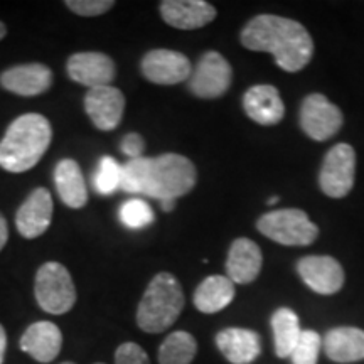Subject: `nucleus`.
<instances>
[{
	"label": "nucleus",
	"instance_id": "21",
	"mask_svg": "<svg viewBox=\"0 0 364 364\" xmlns=\"http://www.w3.org/2000/svg\"><path fill=\"white\" fill-rule=\"evenodd\" d=\"M327 358L334 363H358L364 359V331L358 327H336L322 339Z\"/></svg>",
	"mask_w": 364,
	"mask_h": 364
},
{
	"label": "nucleus",
	"instance_id": "26",
	"mask_svg": "<svg viewBox=\"0 0 364 364\" xmlns=\"http://www.w3.org/2000/svg\"><path fill=\"white\" fill-rule=\"evenodd\" d=\"M122 166L113 157L105 156L93 174V188L98 194L110 196L120 189Z\"/></svg>",
	"mask_w": 364,
	"mask_h": 364
},
{
	"label": "nucleus",
	"instance_id": "20",
	"mask_svg": "<svg viewBox=\"0 0 364 364\" xmlns=\"http://www.w3.org/2000/svg\"><path fill=\"white\" fill-rule=\"evenodd\" d=\"M216 346L231 364H252L262 353L260 336L240 327L221 331L216 336Z\"/></svg>",
	"mask_w": 364,
	"mask_h": 364
},
{
	"label": "nucleus",
	"instance_id": "6",
	"mask_svg": "<svg viewBox=\"0 0 364 364\" xmlns=\"http://www.w3.org/2000/svg\"><path fill=\"white\" fill-rule=\"evenodd\" d=\"M258 231L285 247H307L318 236V228L302 209H279L263 215L257 221Z\"/></svg>",
	"mask_w": 364,
	"mask_h": 364
},
{
	"label": "nucleus",
	"instance_id": "31",
	"mask_svg": "<svg viewBox=\"0 0 364 364\" xmlns=\"http://www.w3.org/2000/svg\"><path fill=\"white\" fill-rule=\"evenodd\" d=\"M122 152L125 154L127 157L132 159H140L144 157V150H145V140L142 135L139 134H129L124 136V140H122V145H120Z\"/></svg>",
	"mask_w": 364,
	"mask_h": 364
},
{
	"label": "nucleus",
	"instance_id": "30",
	"mask_svg": "<svg viewBox=\"0 0 364 364\" xmlns=\"http://www.w3.org/2000/svg\"><path fill=\"white\" fill-rule=\"evenodd\" d=\"M115 364H150V359L139 344L124 343L117 348Z\"/></svg>",
	"mask_w": 364,
	"mask_h": 364
},
{
	"label": "nucleus",
	"instance_id": "15",
	"mask_svg": "<svg viewBox=\"0 0 364 364\" xmlns=\"http://www.w3.org/2000/svg\"><path fill=\"white\" fill-rule=\"evenodd\" d=\"M161 16L167 26L193 31L211 24L216 19V9L204 0H164Z\"/></svg>",
	"mask_w": 364,
	"mask_h": 364
},
{
	"label": "nucleus",
	"instance_id": "24",
	"mask_svg": "<svg viewBox=\"0 0 364 364\" xmlns=\"http://www.w3.org/2000/svg\"><path fill=\"white\" fill-rule=\"evenodd\" d=\"M272 329L275 338V354L279 358H290L302 334L297 314L287 307L275 311L272 316Z\"/></svg>",
	"mask_w": 364,
	"mask_h": 364
},
{
	"label": "nucleus",
	"instance_id": "12",
	"mask_svg": "<svg viewBox=\"0 0 364 364\" xmlns=\"http://www.w3.org/2000/svg\"><path fill=\"white\" fill-rule=\"evenodd\" d=\"M68 75L76 83L88 88L110 86L117 76V66L110 56L103 53H76L66 63Z\"/></svg>",
	"mask_w": 364,
	"mask_h": 364
},
{
	"label": "nucleus",
	"instance_id": "27",
	"mask_svg": "<svg viewBox=\"0 0 364 364\" xmlns=\"http://www.w3.org/2000/svg\"><path fill=\"white\" fill-rule=\"evenodd\" d=\"M118 216H120V221L132 230H142V228L152 225L154 221L152 208L149 206L147 201L139 198L129 199L122 204Z\"/></svg>",
	"mask_w": 364,
	"mask_h": 364
},
{
	"label": "nucleus",
	"instance_id": "1",
	"mask_svg": "<svg viewBox=\"0 0 364 364\" xmlns=\"http://www.w3.org/2000/svg\"><path fill=\"white\" fill-rule=\"evenodd\" d=\"M198 181V171L181 154H164L149 159H132L122 166L120 189L129 194L149 196L166 201L189 194Z\"/></svg>",
	"mask_w": 364,
	"mask_h": 364
},
{
	"label": "nucleus",
	"instance_id": "29",
	"mask_svg": "<svg viewBox=\"0 0 364 364\" xmlns=\"http://www.w3.org/2000/svg\"><path fill=\"white\" fill-rule=\"evenodd\" d=\"M65 6L81 17H98L115 7L113 0H68Z\"/></svg>",
	"mask_w": 364,
	"mask_h": 364
},
{
	"label": "nucleus",
	"instance_id": "23",
	"mask_svg": "<svg viewBox=\"0 0 364 364\" xmlns=\"http://www.w3.org/2000/svg\"><path fill=\"white\" fill-rule=\"evenodd\" d=\"M235 284L228 277L211 275L194 292V306L203 314H216L233 302Z\"/></svg>",
	"mask_w": 364,
	"mask_h": 364
},
{
	"label": "nucleus",
	"instance_id": "13",
	"mask_svg": "<svg viewBox=\"0 0 364 364\" xmlns=\"http://www.w3.org/2000/svg\"><path fill=\"white\" fill-rule=\"evenodd\" d=\"M300 279L306 282L309 289L321 295H332L339 292L344 285V270L341 263L332 257L300 258L297 263Z\"/></svg>",
	"mask_w": 364,
	"mask_h": 364
},
{
	"label": "nucleus",
	"instance_id": "25",
	"mask_svg": "<svg viewBox=\"0 0 364 364\" xmlns=\"http://www.w3.org/2000/svg\"><path fill=\"white\" fill-rule=\"evenodd\" d=\"M198 353L194 336L186 331H176L164 339L159 348V364H191Z\"/></svg>",
	"mask_w": 364,
	"mask_h": 364
},
{
	"label": "nucleus",
	"instance_id": "3",
	"mask_svg": "<svg viewBox=\"0 0 364 364\" xmlns=\"http://www.w3.org/2000/svg\"><path fill=\"white\" fill-rule=\"evenodd\" d=\"M53 140V127L39 113H26L12 122L0 142V167L21 174L38 166Z\"/></svg>",
	"mask_w": 364,
	"mask_h": 364
},
{
	"label": "nucleus",
	"instance_id": "7",
	"mask_svg": "<svg viewBox=\"0 0 364 364\" xmlns=\"http://www.w3.org/2000/svg\"><path fill=\"white\" fill-rule=\"evenodd\" d=\"M356 174V152L349 144L334 145L324 159L318 186L329 198L341 199L351 193Z\"/></svg>",
	"mask_w": 364,
	"mask_h": 364
},
{
	"label": "nucleus",
	"instance_id": "16",
	"mask_svg": "<svg viewBox=\"0 0 364 364\" xmlns=\"http://www.w3.org/2000/svg\"><path fill=\"white\" fill-rule=\"evenodd\" d=\"M0 85L19 97H38L53 85V71L41 63L14 66L0 75Z\"/></svg>",
	"mask_w": 364,
	"mask_h": 364
},
{
	"label": "nucleus",
	"instance_id": "10",
	"mask_svg": "<svg viewBox=\"0 0 364 364\" xmlns=\"http://www.w3.org/2000/svg\"><path fill=\"white\" fill-rule=\"evenodd\" d=\"M142 75L150 83L171 86L189 80L193 68L182 53L172 49H152L142 59Z\"/></svg>",
	"mask_w": 364,
	"mask_h": 364
},
{
	"label": "nucleus",
	"instance_id": "2",
	"mask_svg": "<svg viewBox=\"0 0 364 364\" xmlns=\"http://www.w3.org/2000/svg\"><path fill=\"white\" fill-rule=\"evenodd\" d=\"M241 44L250 51L270 53L287 73H297L311 63L314 41L300 22L279 16H257L245 26Z\"/></svg>",
	"mask_w": 364,
	"mask_h": 364
},
{
	"label": "nucleus",
	"instance_id": "14",
	"mask_svg": "<svg viewBox=\"0 0 364 364\" xmlns=\"http://www.w3.org/2000/svg\"><path fill=\"white\" fill-rule=\"evenodd\" d=\"M53 196L46 188H38L22 203L16 215V226L21 236L34 240L48 231L53 221Z\"/></svg>",
	"mask_w": 364,
	"mask_h": 364
},
{
	"label": "nucleus",
	"instance_id": "36",
	"mask_svg": "<svg viewBox=\"0 0 364 364\" xmlns=\"http://www.w3.org/2000/svg\"><path fill=\"white\" fill-rule=\"evenodd\" d=\"M277 201H279V198H272V199H268V204H275Z\"/></svg>",
	"mask_w": 364,
	"mask_h": 364
},
{
	"label": "nucleus",
	"instance_id": "35",
	"mask_svg": "<svg viewBox=\"0 0 364 364\" xmlns=\"http://www.w3.org/2000/svg\"><path fill=\"white\" fill-rule=\"evenodd\" d=\"M6 34H7V27H6V24H4V22H0V41L6 38Z\"/></svg>",
	"mask_w": 364,
	"mask_h": 364
},
{
	"label": "nucleus",
	"instance_id": "11",
	"mask_svg": "<svg viewBox=\"0 0 364 364\" xmlns=\"http://www.w3.org/2000/svg\"><path fill=\"white\" fill-rule=\"evenodd\" d=\"M85 110L91 124L98 130L112 132L122 124L125 112V97L115 86L91 88L85 95Z\"/></svg>",
	"mask_w": 364,
	"mask_h": 364
},
{
	"label": "nucleus",
	"instance_id": "8",
	"mask_svg": "<svg viewBox=\"0 0 364 364\" xmlns=\"http://www.w3.org/2000/svg\"><path fill=\"white\" fill-rule=\"evenodd\" d=\"M233 70L223 54L208 51L199 59L189 78L191 93L203 100L220 98L230 88Z\"/></svg>",
	"mask_w": 364,
	"mask_h": 364
},
{
	"label": "nucleus",
	"instance_id": "28",
	"mask_svg": "<svg viewBox=\"0 0 364 364\" xmlns=\"http://www.w3.org/2000/svg\"><path fill=\"white\" fill-rule=\"evenodd\" d=\"M321 348L322 338L316 331H302V334H300L297 341V346L294 348L290 358H292L294 364H317Z\"/></svg>",
	"mask_w": 364,
	"mask_h": 364
},
{
	"label": "nucleus",
	"instance_id": "17",
	"mask_svg": "<svg viewBox=\"0 0 364 364\" xmlns=\"http://www.w3.org/2000/svg\"><path fill=\"white\" fill-rule=\"evenodd\" d=\"M243 108L253 122L263 127L280 124L285 115L279 90L272 85L252 86L243 97Z\"/></svg>",
	"mask_w": 364,
	"mask_h": 364
},
{
	"label": "nucleus",
	"instance_id": "9",
	"mask_svg": "<svg viewBox=\"0 0 364 364\" xmlns=\"http://www.w3.org/2000/svg\"><path fill=\"white\" fill-rule=\"evenodd\" d=\"M343 112L332 105L324 95L314 93L306 97L300 108V127L316 142H324L334 136L343 127Z\"/></svg>",
	"mask_w": 364,
	"mask_h": 364
},
{
	"label": "nucleus",
	"instance_id": "38",
	"mask_svg": "<svg viewBox=\"0 0 364 364\" xmlns=\"http://www.w3.org/2000/svg\"><path fill=\"white\" fill-rule=\"evenodd\" d=\"M95 364H103V363H95Z\"/></svg>",
	"mask_w": 364,
	"mask_h": 364
},
{
	"label": "nucleus",
	"instance_id": "4",
	"mask_svg": "<svg viewBox=\"0 0 364 364\" xmlns=\"http://www.w3.org/2000/svg\"><path fill=\"white\" fill-rule=\"evenodd\" d=\"M186 299L179 280L172 273H157L145 289L136 309V324L144 332L159 334L174 326Z\"/></svg>",
	"mask_w": 364,
	"mask_h": 364
},
{
	"label": "nucleus",
	"instance_id": "18",
	"mask_svg": "<svg viewBox=\"0 0 364 364\" xmlns=\"http://www.w3.org/2000/svg\"><path fill=\"white\" fill-rule=\"evenodd\" d=\"M63 348V334L56 324L49 321L34 322L21 338V349L38 363H51Z\"/></svg>",
	"mask_w": 364,
	"mask_h": 364
},
{
	"label": "nucleus",
	"instance_id": "22",
	"mask_svg": "<svg viewBox=\"0 0 364 364\" xmlns=\"http://www.w3.org/2000/svg\"><path fill=\"white\" fill-rule=\"evenodd\" d=\"M54 182L61 201L71 209H81L88 203V189L78 162L63 159L54 169Z\"/></svg>",
	"mask_w": 364,
	"mask_h": 364
},
{
	"label": "nucleus",
	"instance_id": "37",
	"mask_svg": "<svg viewBox=\"0 0 364 364\" xmlns=\"http://www.w3.org/2000/svg\"><path fill=\"white\" fill-rule=\"evenodd\" d=\"M61 364H76V363H71V361H66V363H61Z\"/></svg>",
	"mask_w": 364,
	"mask_h": 364
},
{
	"label": "nucleus",
	"instance_id": "5",
	"mask_svg": "<svg viewBox=\"0 0 364 364\" xmlns=\"http://www.w3.org/2000/svg\"><path fill=\"white\" fill-rule=\"evenodd\" d=\"M34 295L39 307L53 316L70 312L76 304V287L71 273L58 262H48L36 273Z\"/></svg>",
	"mask_w": 364,
	"mask_h": 364
},
{
	"label": "nucleus",
	"instance_id": "19",
	"mask_svg": "<svg viewBox=\"0 0 364 364\" xmlns=\"http://www.w3.org/2000/svg\"><path fill=\"white\" fill-rule=\"evenodd\" d=\"M262 263V250L255 241L248 238L235 240L226 260L228 279L233 284H252L260 275Z\"/></svg>",
	"mask_w": 364,
	"mask_h": 364
},
{
	"label": "nucleus",
	"instance_id": "34",
	"mask_svg": "<svg viewBox=\"0 0 364 364\" xmlns=\"http://www.w3.org/2000/svg\"><path fill=\"white\" fill-rule=\"evenodd\" d=\"M161 206L166 213H171L172 209L176 208V201H174V199H166V201H161Z\"/></svg>",
	"mask_w": 364,
	"mask_h": 364
},
{
	"label": "nucleus",
	"instance_id": "33",
	"mask_svg": "<svg viewBox=\"0 0 364 364\" xmlns=\"http://www.w3.org/2000/svg\"><path fill=\"white\" fill-rule=\"evenodd\" d=\"M6 349H7V332H6V329H4V326L0 324V364L4 363Z\"/></svg>",
	"mask_w": 364,
	"mask_h": 364
},
{
	"label": "nucleus",
	"instance_id": "32",
	"mask_svg": "<svg viewBox=\"0 0 364 364\" xmlns=\"http://www.w3.org/2000/svg\"><path fill=\"white\" fill-rule=\"evenodd\" d=\"M9 240V228H7V221L6 218L0 215V252H2V248L6 247Z\"/></svg>",
	"mask_w": 364,
	"mask_h": 364
}]
</instances>
